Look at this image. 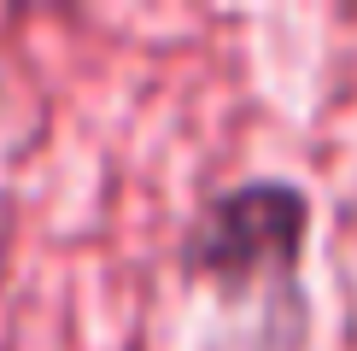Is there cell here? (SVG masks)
Returning <instances> with one entry per match:
<instances>
[{"instance_id":"cell-1","label":"cell","mask_w":357,"mask_h":351,"mask_svg":"<svg viewBox=\"0 0 357 351\" xmlns=\"http://www.w3.org/2000/svg\"><path fill=\"white\" fill-rule=\"evenodd\" d=\"M305 246H310V194L287 176H246L222 187L193 211L182 234V270L188 287L217 292V304H258L264 334H275L281 351L305 345Z\"/></svg>"}]
</instances>
